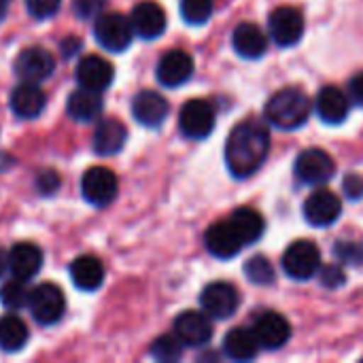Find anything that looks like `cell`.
<instances>
[{
    "mask_svg": "<svg viewBox=\"0 0 363 363\" xmlns=\"http://www.w3.org/2000/svg\"><path fill=\"white\" fill-rule=\"evenodd\" d=\"M270 151V132L259 119H245L228 136L225 164L236 179L255 174Z\"/></svg>",
    "mask_w": 363,
    "mask_h": 363,
    "instance_id": "6da1fadb",
    "label": "cell"
},
{
    "mask_svg": "<svg viewBox=\"0 0 363 363\" xmlns=\"http://www.w3.org/2000/svg\"><path fill=\"white\" fill-rule=\"evenodd\" d=\"M313 113L311 98L296 87H287L277 91L266 104V119L279 130H296L302 128Z\"/></svg>",
    "mask_w": 363,
    "mask_h": 363,
    "instance_id": "7a4b0ae2",
    "label": "cell"
},
{
    "mask_svg": "<svg viewBox=\"0 0 363 363\" xmlns=\"http://www.w3.org/2000/svg\"><path fill=\"white\" fill-rule=\"evenodd\" d=\"M94 36L100 47H104L111 53H119L130 47L134 38V28L132 21L121 13H102L96 17Z\"/></svg>",
    "mask_w": 363,
    "mask_h": 363,
    "instance_id": "3957f363",
    "label": "cell"
},
{
    "mask_svg": "<svg viewBox=\"0 0 363 363\" xmlns=\"http://www.w3.org/2000/svg\"><path fill=\"white\" fill-rule=\"evenodd\" d=\"M28 308L36 323L40 325H55L64 311H66V298L62 289L53 283H40L30 291Z\"/></svg>",
    "mask_w": 363,
    "mask_h": 363,
    "instance_id": "277c9868",
    "label": "cell"
},
{
    "mask_svg": "<svg viewBox=\"0 0 363 363\" xmlns=\"http://www.w3.org/2000/svg\"><path fill=\"white\" fill-rule=\"evenodd\" d=\"M283 270L296 281H308L321 270L319 247L311 240H296L283 255Z\"/></svg>",
    "mask_w": 363,
    "mask_h": 363,
    "instance_id": "5b68a950",
    "label": "cell"
},
{
    "mask_svg": "<svg viewBox=\"0 0 363 363\" xmlns=\"http://www.w3.org/2000/svg\"><path fill=\"white\" fill-rule=\"evenodd\" d=\"M117 189H119L117 177L106 166H94L81 179V194H83V198L91 206H98V208L108 206L115 200Z\"/></svg>",
    "mask_w": 363,
    "mask_h": 363,
    "instance_id": "8992f818",
    "label": "cell"
},
{
    "mask_svg": "<svg viewBox=\"0 0 363 363\" xmlns=\"http://www.w3.org/2000/svg\"><path fill=\"white\" fill-rule=\"evenodd\" d=\"M179 128L183 136L191 140H202L211 136L215 128V108L206 100H189L179 113Z\"/></svg>",
    "mask_w": 363,
    "mask_h": 363,
    "instance_id": "52a82bcc",
    "label": "cell"
},
{
    "mask_svg": "<svg viewBox=\"0 0 363 363\" xmlns=\"http://www.w3.org/2000/svg\"><path fill=\"white\" fill-rule=\"evenodd\" d=\"M296 177L306 185H323L336 174V162L323 149H306L296 160Z\"/></svg>",
    "mask_w": 363,
    "mask_h": 363,
    "instance_id": "ba28073f",
    "label": "cell"
},
{
    "mask_svg": "<svg viewBox=\"0 0 363 363\" xmlns=\"http://www.w3.org/2000/svg\"><path fill=\"white\" fill-rule=\"evenodd\" d=\"M240 298L234 285L217 281L204 287L202 296H200V306L202 311L211 317V319H230L234 317V313L238 311Z\"/></svg>",
    "mask_w": 363,
    "mask_h": 363,
    "instance_id": "9c48e42d",
    "label": "cell"
},
{
    "mask_svg": "<svg viewBox=\"0 0 363 363\" xmlns=\"http://www.w3.org/2000/svg\"><path fill=\"white\" fill-rule=\"evenodd\" d=\"M268 30L279 47H294L304 36V17L296 6H279L270 15Z\"/></svg>",
    "mask_w": 363,
    "mask_h": 363,
    "instance_id": "30bf717a",
    "label": "cell"
},
{
    "mask_svg": "<svg viewBox=\"0 0 363 363\" xmlns=\"http://www.w3.org/2000/svg\"><path fill=\"white\" fill-rule=\"evenodd\" d=\"M342 213L340 198L330 189H317L304 202V217L313 228H330Z\"/></svg>",
    "mask_w": 363,
    "mask_h": 363,
    "instance_id": "8fae6325",
    "label": "cell"
},
{
    "mask_svg": "<svg viewBox=\"0 0 363 363\" xmlns=\"http://www.w3.org/2000/svg\"><path fill=\"white\" fill-rule=\"evenodd\" d=\"M253 334L259 342L262 349H268V351H274V349H281L289 342L291 338V325L289 321L274 313V311H268V313H262L255 321H253Z\"/></svg>",
    "mask_w": 363,
    "mask_h": 363,
    "instance_id": "7c38bea8",
    "label": "cell"
},
{
    "mask_svg": "<svg viewBox=\"0 0 363 363\" xmlns=\"http://www.w3.org/2000/svg\"><path fill=\"white\" fill-rule=\"evenodd\" d=\"M55 70V57L45 47H28L17 55L15 72L21 81L40 83L49 79Z\"/></svg>",
    "mask_w": 363,
    "mask_h": 363,
    "instance_id": "4fadbf2b",
    "label": "cell"
},
{
    "mask_svg": "<svg viewBox=\"0 0 363 363\" xmlns=\"http://www.w3.org/2000/svg\"><path fill=\"white\" fill-rule=\"evenodd\" d=\"M174 336L183 347H204L213 338L211 317L206 313L185 311L174 319Z\"/></svg>",
    "mask_w": 363,
    "mask_h": 363,
    "instance_id": "5bb4252c",
    "label": "cell"
},
{
    "mask_svg": "<svg viewBox=\"0 0 363 363\" xmlns=\"http://www.w3.org/2000/svg\"><path fill=\"white\" fill-rule=\"evenodd\" d=\"M206 249L211 255H215L217 259H232L240 253V249L245 247L240 234L236 232V228L228 221H217L206 230L204 236Z\"/></svg>",
    "mask_w": 363,
    "mask_h": 363,
    "instance_id": "9a60e30c",
    "label": "cell"
},
{
    "mask_svg": "<svg viewBox=\"0 0 363 363\" xmlns=\"http://www.w3.org/2000/svg\"><path fill=\"white\" fill-rule=\"evenodd\" d=\"M168 100L160 91L143 89L132 100V115L145 128H160L168 117Z\"/></svg>",
    "mask_w": 363,
    "mask_h": 363,
    "instance_id": "2e32d148",
    "label": "cell"
},
{
    "mask_svg": "<svg viewBox=\"0 0 363 363\" xmlns=\"http://www.w3.org/2000/svg\"><path fill=\"white\" fill-rule=\"evenodd\" d=\"M157 81L164 87H179L187 83L194 74V60L183 49H172L162 55L157 64Z\"/></svg>",
    "mask_w": 363,
    "mask_h": 363,
    "instance_id": "e0dca14e",
    "label": "cell"
},
{
    "mask_svg": "<svg viewBox=\"0 0 363 363\" xmlns=\"http://www.w3.org/2000/svg\"><path fill=\"white\" fill-rule=\"evenodd\" d=\"M115 79V68L100 55H85L77 64V83L94 91H104Z\"/></svg>",
    "mask_w": 363,
    "mask_h": 363,
    "instance_id": "ac0fdd59",
    "label": "cell"
},
{
    "mask_svg": "<svg viewBox=\"0 0 363 363\" xmlns=\"http://www.w3.org/2000/svg\"><path fill=\"white\" fill-rule=\"evenodd\" d=\"M134 34H138L145 40H153L164 34L166 30V13L155 2H140L132 9L130 15Z\"/></svg>",
    "mask_w": 363,
    "mask_h": 363,
    "instance_id": "d6986e66",
    "label": "cell"
},
{
    "mask_svg": "<svg viewBox=\"0 0 363 363\" xmlns=\"http://www.w3.org/2000/svg\"><path fill=\"white\" fill-rule=\"evenodd\" d=\"M315 111H317V115L321 117L323 123H328V125H340L349 117L351 104H349L347 94L340 87L328 85V87H323L319 91L317 102H315Z\"/></svg>",
    "mask_w": 363,
    "mask_h": 363,
    "instance_id": "ffe728a7",
    "label": "cell"
},
{
    "mask_svg": "<svg viewBox=\"0 0 363 363\" xmlns=\"http://www.w3.org/2000/svg\"><path fill=\"white\" fill-rule=\"evenodd\" d=\"M11 111L19 119H34L43 113L45 108V91L38 87V83L21 81L13 91H11Z\"/></svg>",
    "mask_w": 363,
    "mask_h": 363,
    "instance_id": "44dd1931",
    "label": "cell"
},
{
    "mask_svg": "<svg viewBox=\"0 0 363 363\" xmlns=\"http://www.w3.org/2000/svg\"><path fill=\"white\" fill-rule=\"evenodd\" d=\"M43 266V251L32 242H19L9 251V270L19 281H30Z\"/></svg>",
    "mask_w": 363,
    "mask_h": 363,
    "instance_id": "7402d4cb",
    "label": "cell"
},
{
    "mask_svg": "<svg viewBox=\"0 0 363 363\" xmlns=\"http://www.w3.org/2000/svg\"><path fill=\"white\" fill-rule=\"evenodd\" d=\"M125 138H128V130L119 119L115 117L102 119L94 130V151L104 157L115 155L123 149Z\"/></svg>",
    "mask_w": 363,
    "mask_h": 363,
    "instance_id": "603a6c76",
    "label": "cell"
},
{
    "mask_svg": "<svg viewBox=\"0 0 363 363\" xmlns=\"http://www.w3.org/2000/svg\"><path fill=\"white\" fill-rule=\"evenodd\" d=\"M234 51L245 60H257L268 49V38L255 23H238L232 34Z\"/></svg>",
    "mask_w": 363,
    "mask_h": 363,
    "instance_id": "cb8c5ba5",
    "label": "cell"
},
{
    "mask_svg": "<svg viewBox=\"0 0 363 363\" xmlns=\"http://www.w3.org/2000/svg\"><path fill=\"white\" fill-rule=\"evenodd\" d=\"M70 279L81 291H96L104 283V266L96 255H81L70 264Z\"/></svg>",
    "mask_w": 363,
    "mask_h": 363,
    "instance_id": "d4e9b609",
    "label": "cell"
},
{
    "mask_svg": "<svg viewBox=\"0 0 363 363\" xmlns=\"http://www.w3.org/2000/svg\"><path fill=\"white\" fill-rule=\"evenodd\" d=\"M102 91H94L87 87H79L77 91L70 94L68 102H66V111L74 121L87 123V121H96L102 113Z\"/></svg>",
    "mask_w": 363,
    "mask_h": 363,
    "instance_id": "484cf974",
    "label": "cell"
},
{
    "mask_svg": "<svg viewBox=\"0 0 363 363\" xmlns=\"http://www.w3.org/2000/svg\"><path fill=\"white\" fill-rule=\"evenodd\" d=\"M259 342L253 334V330L247 328H234L223 338V353L234 362H251L259 353Z\"/></svg>",
    "mask_w": 363,
    "mask_h": 363,
    "instance_id": "4316f807",
    "label": "cell"
},
{
    "mask_svg": "<svg viewBox=\"0 0 363 363\" xmlns=\"http://www.w3.org/2000/svg\"><path fill=\"white\" fill-rule=\"evenodd\" d=\"M230 223L236 228L245 245H253L264 236V219L253 208H238L232 213Z\"/></svg>",
    "mask_w": 363,
    "mask_h": 363,
    "instance_id": "83f0119b",
    "label": "cell"
},
{
    "mask_svg": "<svg viewBox=\"0 0 363 363\" xmlns=\"http://www.w3.org/2000/svg\"><path fill=\"white\" fill-rule=\"evenodd\" d=\"M28 342V328L17 315H6L0 319V349L6 353L21 351Z\"/></svg>",
    "mask_w": 363,
    "mask_h": 363,
    "instance_id": "f1b7e54d",
    "label": "cell"
},
{
    "mask_svg": "<svg viewBox=\"0 0 363 363\" xmlns=\"http://www.w3.org/2000/svg\"><path fill=\"white\" fill-rule=\"evenodd\" d=\"M26 281H19V279H11L6 281L2 287H0V302L4 308L9 311H19L21 306H28V298H30V291L26 289L23 285Z\"/></svg>",
    "mask_w": 363,
    "mask_h": 363,
    "instance_id": "f546056e",
    "label": "cell"
},
{
    "mask_svg": "<svg viewBox=\"0 0 363 363\" xmlns=\"http://www.w3.org/2000/svg\"><path fill=\"white\" fill-rule=\"evenodd\" d=\"M213 15V0H181V17L189 26H202Z\"/></svg>",
    "mask_w": 363,
    "mask_h": 363,
    "instance_id": "4dcf8cb0",
    "label": "cell"
},
{
    "mask_svg": "<svg viewBox=\"0 0 363 363\" xmlns=\"http://www.w3.org/2000/svg\"><path fill=\"white\" fill-rule=\"evenodd\" d=\"M245 274L253 285H272L274 283V268L262 255H255L245 264Z\"/></svg>",
    "mask_w": 363,
    "mask_h": 363,
    "instance_id": "1f68e13d",
    "label": "cell"
},
{
    "mask_svg": "<svg viewBox=\"0 0 363 363\" xmlns=\"http://www.w3.org/2000/svg\"><path fill=\"white\" fill-rule=\"evenodd\" d=\"M151 355H153L157 362H179L181 355H183V342H181L177 336H160V338L151 345Z\"/></svg>",
    "mask_w": 363,
    "mask_h": 363,
    "instance_id": "d6a6232c",
    "label": "cell"
},
{
    "mask_svg": "<svg viewBox=\"0 0 363 363\" xmlns=\"http://www.w3.org/2000/svg\"><path fill=\"white\" fill-rule=\"evenodd\" d=\"M334 253L342 264H351V266L363 264V245L357 240H338Z\"/></svg>",
    "mask_w": 363,
    "mask_h": 363,
    "instance_id": "836d02e7",
    "label": "cell"
},
{
    "mask_svg": "<svg viewBox=\"0 0 363 363\" xmlns=\"http://www.w3.org/2000/svg\"><path fill=\"white\" fill-rule=\"evenodd\" d=\"M62 0H26L28 13L36 19H49L60 11Z\"/></svg>",
    "mask_w": 363,
    "mask_h": 363,
    "instance_id": "e575fe53",
    "label": "cell"
},
{
    "mask_svg": "<svg viewBox=\"0 0 363 363\" xmlns=\"http://www.w3.org/2000/svg\"><path fill=\"white\" fill-rule=\"evenodd\" d=\"M345 281H347L345 270L338 264H330V266L321 268V283H323V287L336 289V287L345 285Z\"/></svg>",
    "mask_w": 363,
    "mask_h": 363,
    "instance_id": "d590c367",
    "label": "cell"
},
{
    "mask_svg": "<svg viewBox=\"0 0 363 363\" xmlns=\"http://www.w3.org/2000/svg\"><path fill=\"white\" fill-rule=\"evenodd\" d=\"M36 189L43 196H53L60 189V177L55 170H43L36 179Z\"/></svg>",
    "mask_w": 363,
    "mask_h": 363,
    "instance_id": "8d00e7d4",
    "label": "cell"
},
{
    "mask_svg": "<svg viewBox=\"0 0 363 363\" xmlns=\"http://www.w3.org/2000/svg\"><path fill=\"white\" fill-rule=\"evenodd\" d=\"M106 0H74V13L79 17H98Z\"/></svg>",
    "mask_w": 363,
    "mask_h": 363,
    "instance_id": "74e56055",
    "label": "cell"
},
{
    "mask_svg": "<svg viewBox=\"0 0 363 363\" xmlns=\"http://www.w3.org/2000/svg\"><path fill=\"white\" fill-rule=\"evenodd\" d=\"M345 191L351 200H357L359 196H363V181L357 174H351L345 179Z\"/></svg>",
    "mask_w": 363,
    "mask_h": 363,
    "instance_id": "f35d334b",
    "label": "cell"
},
{
    "mask_svg": "<svg viewBox=\"0 0 363 363\" xmlns=\"http://www.w3.org/2000/svg\"><path fill=\"white\" fill-rule=\"evenodd\" d=\"M349 91H351V96H353V100L357 102V104H362L363 106V72H359L353 81H351V85H349Z\"/></svg>",
    "mask_w": 363,
    "mask_h": 363,
    "instance_id": "ab89813d",
    "label": "cell"
},
{
    "mask_svg": "<svg viewBox=\"0 0 363 363\" xmlns=\"http://www.w3.org/2000/svg\"><path fill=\"white\" fill-rule=\"evenodd\" d=\"M79 47H81V43H79L74 36H70V38H64V43H62V51H64V55H66V57L74 55V53L79 51Z\"/></svg>",
    "mask_w": 363,
    "mask_h": 363,
    "instance_id": "60d3db41",
    "label": "cell"
},
{
    "mask_svg": "<svg viewBox=\"0 0 363 363\" xmlns=\"http://www.w3.org/2000/svg\"><path fill=\"white\" fill-rule=\"evenodd\" d=\"M9 270V255L0 249V279H2V274Z\"/></svg>",
    "mask_w": 363,
    "mask_h": 363,
    "instance_id": "b9f144b4",
    "label": "cell"
},
{
    "mask_svg": "<svg viewBox=\"0 0 363 363\" xmlns=\"http://www.w3.org/2000/svg\"><path fill=\"white\" fill-rule=\"evenodd\" d=\"M6 9H9V0H0V21L4 19V15H6Z\"/></svg>",
    "mask_w": 363,
    "mask_h": 363,
    "instance_id": "7bdbcfd3",
    "label": "cell"
}]
</instances>
